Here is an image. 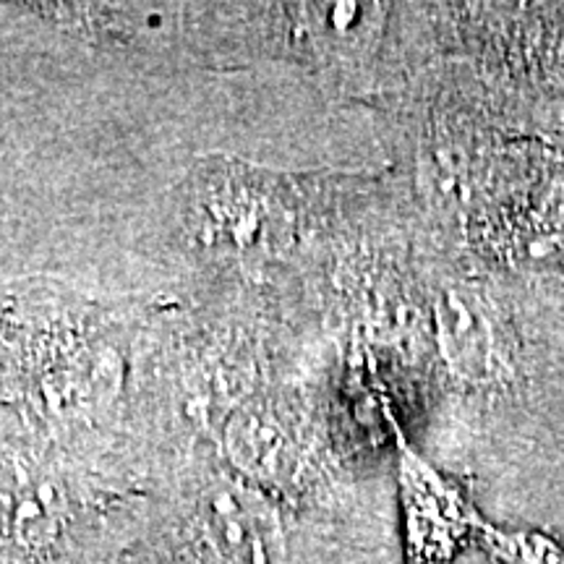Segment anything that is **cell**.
I'll return each instance as SVG.
<instances>
[{
    "mask_svg": "<svg viewBox=\"0 0 564 564\" xmlns=\"http://www.w3.org/2000/svg\"><path fill=\"white\" fill-rule=\"evenodd\" d=\"M400 442V499L405 514L408 564H449L457 552L478 539L484 520L468 499Z\"/></svg>",
    "mask_w": 564,
    "mask_h": 564,
    "instance_id": "6da1fadb",
    "label": "cell"
},
{
    "mask_svg": "<svg viewBox=\"0 0 564 564\" xmlns=\"http://www.w3.org/2000/svg\"><path fill=\"white\" fill-rule=\"evenodd\" d=\"M442 358L457 379L468 384H494L510 369L512 345L502 314L478 291L449 288L434 306Z\"/></svg>",
    "mask_w": 564,
    "mask_h": 564,
    "instance_id": "7a4b0ae2",
    "label": "cell"
},
{
    "mask_svg": "<svg viewBox=\"0 0 564 564\" xmlns=\"http://www.w3.org/2000/svg\"><path fill=\"white\" fill-rule=\"evenodd\" d=\"M476 541L499 564H564V546L539 531H505L484 520Z\"/></svg>",
    "mask_w": 564,
    "mask_h": 564,
    "instance_id": "277c9868",
    "label": "cell"
},
{
    "mask_svg": "<svg viewBox=\"0 0 564 564\" xmlns=\"http://www.w3.org/2000/svg\"><path fill=\"white\" fill-rule=\"evenodd\" d=\"M217 228L228 232L230 241L249 246L257 243L259 232L270 230L274 220V204L270 188L262 181H246L232 175V181L215 196Z\"/></svg>",
    "mask_w": 564,
    "mask_h": 564,
    "instance_id": "3957f363",
    "label": "cell"
}]
</instances>
